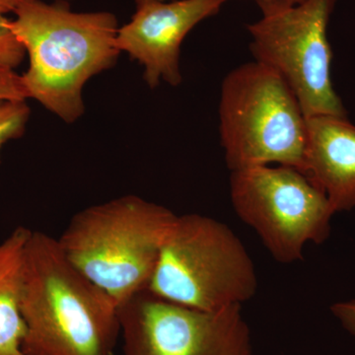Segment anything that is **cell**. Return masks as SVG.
Wrapping results in <instances>:
<instances>
[{
  "label": "cell",
  "instance_id": "cell-11",
  "mask_svg": "<svg viewBox=\"0 0 355 355\" xmlns=\"http://www.w3.org/2000/svg\"><path fill=\"white\" fill-rule=\"evenodd\" d=\"M30 229L18 227L0 242V355H27L21 312L25 248Z\"/></svg>",
  "mask_w": 355,
  "mask_h": 355
},
{
  "label": "cell",
  "instance_id": "cell-4",
  "mask_svg": "<svg viewBox=\"0 0 355 355\" xmlns=\"http://www.w3.org/2000/svg\"><path fill=\"white\" fill-rule=\"evenodd\" d=\"M218 113L231 172L270 164L304 171L307 118L272 69L254 60L231 70L222 81Z\"/></svg>",
  "mask_w": 355,
  "mask_h": 355
},
{
  "label": "cell",
  "instance_id": "cell-16",
  "mask_svg": "<svg viewBox=\"0 0 355 355\" xmlns=\"http://www.w3.org/2000/svg\"><path fill=\"white\" fill-rule=\"evenodd\" d=\"M153 1H170V0H135L137 7L144 6V4L148 3V2Z\"/></svg>",
  "mask_w": 355,
  "mask_h": 355
},
{
  "label": "cell",
  "instance_id": "cell-7",
  "mask_svg": "<svg viewBox=\"0 0 355 355\" xmlns=\"http://www.w3.org/2000/svg\"><path fill=\"white\" fill-rule=\"evenodd\" d=\"M236 214L251 226L275 261L302 260L308 242L321 244L335 214L326 195L302 172L270 165L231 172Z\"/></svg>",
  "mask_w": 355,
  "mask_h": 355
},
{
  "label": "cell",
  "instance_id": "cell-17",
  "mask_svg": "<svg viewBox=\"0 0 355 355\" xmlns=\"http://www.w3.org/2000/svg\"><path fill=\"white\" fill-rule=\"evenodd\" d=\"M254 1L258 4L259 7H261L266 6V4L272 3V2L275 1V0H254Z\"/></svg>",
  "mask_w": 355,
  "mask_h": 355
},
{
  "label": "cell",
  "instance_id": "cell-13",
  "mask_svg": "<svg viewBox=\"0 0 355 355\" xmlns=\"http://www.w3.org/2000/svg\"><path fill=\"white\" fill-rule=\"evenodd\" d=\"M29 116L30 108L26 100L0 101V151L7 141L23 135Z\"/></svg>",
  "mask_w": 355,
  "mask_h": 355
},
{
  "label": "cell",
  "instance_id": "cell-6",
  "mask_svg": "<svg viewBox=\"0 0 355 355\" xmlns=\"http://www.w3.org/2000/svg\"><path fill=\"white\" fill-rule=\"evenodd\" d=\"M336 0H275L247 26L256 62L272 69L297 98L306 118L347 116L331 77L328 26Z\"/></svg>",
  "mask_w": 355,
  "mask_h": 355
},
{
  "label": "cell",
  "instance_id": "cell-1",
  "mask_svg": "<svg viewBox=\"0 0 355 355\" xmlns=\"http://www.w3.org/2000/svg\"><path fill=\"white\" fill-rule=\"evenodd\" d=\"M21 312L27 355H114L120 307L40 231L26 244Z\"/></svg>",
  "mask_w": 355,
  "mask_h": 355
},
{
  "label": "cell",
  "instance_id": "cell-18",
  "mask_svg": "<svg viewBox=\"0 0 355 355\" xmlns=\"http://www.w3.org/2000/svg\"><path fill=\"white\" fill-rule=\"evenodd\" d=\"M58 1H69V0H58Z\"/></svg>",
  "mask_w": 355,
  "mask_h": 355
},
{
  "label": "cell",
  "instance_id": "cell-8",
  "mask_svg": "<svg viewBox=\"0 0 355 355\" xmlns=\"http://www.w3.org/2000/svg\"><path fill=\"white\" fill-rule=\"evenodd\" d=\"M123 355H254L242 305L191 309L144 291L120 307Z\"/></svg>",
  "mask_w": 355,
  "mask_h": 355
},
{
  "label": "cell",
  "instance_id": "cell-5",
  "mask_svg": "<svg viewBox=\"0 0 355 355\" xmlns=\"http://www.w3.org/2000/svg\"><path fill=\"white\" fill-rule=\"evenodd\" d=\"M258 287L254 261L226 224L198 214L177 216L147 291L202 311L242 305Z\"/></svg>",
  "mask_w": 355,
  "mask_h": 355
},
{
  "label": "cell",
  "instance_id": "cell-3",
  "mask_svg": "<svg viewBox=\"0 0 355 355\" xmlns=\"http://www.w3.org/2000/svg\"><path fill=\"white\" fill-rule=\"evenodd\" d=\"M177 214L127 195L77 212L58 238L77 270L119 307L147 291Z\"/></svg>",
  "mask_w": 355,
  "mask_h": 355
},
{
  "label": "cell",
  "instance_id": "cell-15",
  "mask_svg": "<svg viewBox=\"0 0 355 355\" xmlns=\"http://www.w3.org/2000/svg\"><path fill=\"white\" fill-rule=\"evenodd\" d=\"M331 311L343 328L355 338V299L336 303L331 306Z\"/></svg>",
  "mask_w": 355,
  "mask_h": 355
},
{
  "label": "cell",
  "instance_id": "cell-10",
  "mask_svg": "<svg viewBox=\"0 0 355 355\" xmlns=\"http://www.w3.org/2000/svg\"><path fill=\"white\" fill-rule=\"evenodd\" d=\"M334 211L355 207V125L347 116L307 118L304 171Z\"/></svg>",
  "mask_w": 355,
  "mask_h": 355
},
{
  "label": "cell",
  "instance_id": "cell-2",
  "mask_svg": "<svg viewBox=\"0 0 355 355\" xmlns=\"http://www.w3.org/2000/svg\"><path fill=\"white\" fill-rule=\"evenodd\" d=\"M11 30L29 55L22 77L28 97L65 123L83 116V90L94 76L111 69L121 51L118 20L110 12H73L64 1L22 0Z\"/></svg>",
  "mask_w": 355,
  "mask_h": 355
},
{
  "label": "cell",
  "instance_id": "cell-12",
  "mask_svg": "<svg viewBox=\"0 0 355 355\" xmlns=\"http://www.w3.org/2000/svg\"><path fill=\"white\" fill-rule=\"evenodd\" d=\"M22 0H0V67L16 69L24 60L25 49L11 30L7 14L13 12Z\"/></svg>",
  "mask_w": 355,
  "mask_h": 355
},
{
  "label": "cell",
  "instance_id": "cell-14",
  "mask_svg": "<svg viewBox=\"0 0 355 355\" xmlns=\"http://www.w3.org/2000/svg\"><path fill=\"white\" fill-rule=\"evenodd\" d=\"M27 99L29 97L21 76L12 69L0 67V101Z\"/></svg>",
  "mask_w": 355,
  "mask_h": 355
},
{
  "label": "cell",
  "instance_id": "cell-9",
  "mask_svg": "<svg viewBox=\"0 0 355 355\" xmlns=\"http://www.w3.org/2000/svg\"><path fill=\"white\" fill-rule=\"evenodd\" d=\"M228 0H170L137 7L132 20L119 28L116 44L144 67V79L155 88L161 80L182 83L180 53L184 38L203 20L216 15Z\"/></svg>",
  "mask_w": 355,
  "mask_h": 355
}]
</instances>
